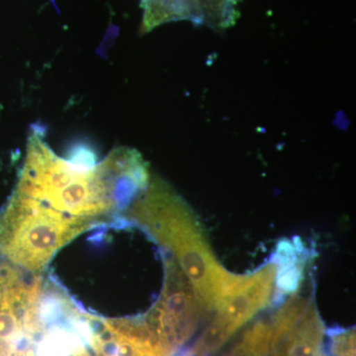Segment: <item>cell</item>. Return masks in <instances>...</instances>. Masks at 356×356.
I'll return each mask as SVG.
<instances>
[{"label":"cell","mask_w":356,"mask_h":356,"mask_svg":"<svg viewBox=\"0 0 356 356\" xmlns=\"http://www.w3.org/2000/svg\"><path fill=\"white\" fill-rule=\"evenodd\" d=\"M126 218L146 229L166 248L191 280L206 312L214 311L232 273L218 261L201 225L186 202L170 185L152 177L133 201Z\"/></svg>","instance_id":"obj_1"},{"label":"cell","mask_w":356,"mask_h":356,"mask_svg":"<svg viewBox=\"0 0 356 356\" xmlns=\"http://www.w3.org/2000/svg\"><path fill=\"white\" fill-rule=\"evenodd\" d=\"M57 291L51 294L41 273L15 264L0 267V356H37L49 325L63 312Z\"/></svg>","instance_id":"obj_2"},{"label":"cell","mask_w":356,"mask_h":356,"mask_svg":"<svg viewBox=\"0 0 356 356\" xmlns=\"http://www.w3.org/2000/svg\"><path fill=\"white\" fill-rule=\"evenodd\" d=\"M84 231L14 193L0 222V252L23 270L41 273L60 248Z\"/></svg>","instance_id":"obj_3"},{"label":"cell","mask_w":356,"mask_h":356,"mask_svg":"<svg viewBox=\"0 0 356 356\" xmlns=\"http://www.w3.org/2000/svg\"><path fill=\"white\" fill-rule=\"evenodd\" d=\"M278 264L269 262L248 275H232L215 305L214 318L194 344L192 356L220 350L243 325L266 308L273 298Z\"/></svg>","instance_id":"obj_4"},{"label":"cell","mask_w":356,"mask_h":356,"mask_svg":"<svg viewBox=\"0 0 356 356\" xmlns=\"http://www.w3.org/2000/svg\"><path fill=\"white\" fill-rule=\"evenodd\" d=\"M165 284L144 320L173 353L191 339L205 309L182 269L173 259L165 261Z\"/></svg>","instance_id":"obj_5"},{"label":"cell","mask_w":356,"mask_h":356,"mask_svg":"<svg viewBox=\"0 0 356 356\" xmlns=\"http://www.w3.org/2000/svg\"><path fill=\"white\" fill-rule=\"evenodd\" d=\"M325 334L314 300L292 296L271 321L268 356H325Z\"/></svg>","instance_id":"obj_6"},{"label":"cell","mask_w":356,"mask_h":356,"mask_svg":"<svg viewBox=\"0 0 356 356\" xmlns=\"http://www.w3.org/2000/svg\"><path fill=\"white\" fill-rule=\"evenodd\" d=\"M88 343L95 356H172L144 318L86 316Z\"/></svg>","instance_id":"obj_7"},{"label":"cell","mask_w":356,"mask_h":356,"mask_svg":"<svg viewBox=\"0 0 356 356\" xmlns=\"http://www.w3.org/2000/svg\"><path fill=\"white\" fill-rule=\"evenodd\" d=\"M242 0H140L142 33L175 21H189L215 30L235 24Z\"/></svg>","instance_id":"obj_8"},{"label":"cell","mask_w":356,"mask_h":356,"mask_svg":"<svg viewBox=\"0 0 356 356\" xmlns=\"http://www.w3.org/2000/svg\"><path fill=\"white\" fill-rule=\"evenodd\" d=\"M271 322L259 321L243 332L240 341L225 356H268Z\"/></svg>","instance_id":"obj_9"},{"label":"cell","mask_w":356,"mask_h":356,"mask_svg":"<svg viewBox=\"0 0 356 356\" xmlns=\"http://www.w3.org/2000/svg\"><path fill=\"white\" fill-rule=\"evenodd\" d=\"M331 356H355V330L334 332L331 336Z\"/></svg>","instance_id":"obj_10"},{"label":"cell","mask_w":356,"mask_h":356,"mask_svg":"<svg viewBox=\"0 0 356 356\" xmlns=\"http://www.w3.org/2000/svg\"><path fill=\"white\" fill-rule=\"evenodd\" d=\"M64 356H95L89 348L88 341L81 339L76 344H74L72 348Z\"/></svg>","instance_id":"obj_11"}]
</instances>
